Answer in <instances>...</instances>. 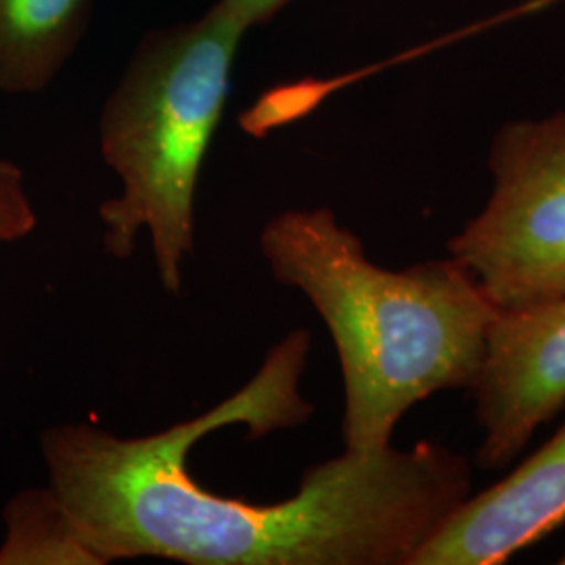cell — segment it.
Wrapping results in <instances>:
<instances>
[{
  "label": "cell",
  "instance_id": "cell-1",
  "mask_svg": "<svg viewBox=\"0 0 565 565\" xmlns=\"http://www.w3.org/2000/svg\"><path fill=\"white\" fill-rule=\"evenodd\" d=\"M312 338L291 331L260 371L212 411L153 436L90 424L49 427L51 490L103 565L163 557L193 565H413L473 492L469 459L436 443L350 450L310 467L296 497L270 505L224 499L186 467L203 436L247 425V440L303 425L300 392Z\"/></svg>",
  "mask_w": 565,
  "mask_h": 565
},
{
  "label": "cell",
  "instance_id": "cell-2",
  "mask_svg": "<svg viewBox=\"0 0 565 565\" xmlns=\"http://www.w3.org/2000/svg\"><path fill=\"white\" fill-rule=\"evenodd\" d=\"M273 277L302 291L335 343L343 448L392 445L404 415L440 392H471L499 310L450 256L390 270L329 207L264 224Z\"/></svg>",
  "mask_w": 565,
  "mask_h": 565
},
{
  "label": "cell",
  "instance_id": "cell-3",
  "mask_svg": "<svg viewBox=\"0 0 565 565\" xmlns=\"http://www.w3.org/2000/svg\"><path fill=\"white\" fill-rule=\"evenodd\" d=\"M245 32L221 2L198 20L147 32L103 107V160L121 182L120 195L99 207L105 249L130 258L149 231L158 277L172 296L193 254L198 181Z\"/></svg>",
  "mask_w": 565,
  "mask_h": 565
},
{
  "label": "cell",
  "instance_id": "cell-4",
  "mask_svg": "<svg viewBox=\"0 0 565 565\" xmlns=\"http://www.w3.org/2000/svg\"><path fill=\"white\" fill-rule=\"evenodd\" d=\"M484 207L446 242L499 312L565 298V111L494 135Z\"/></svg>",
  "mask_w": 565,
  "mask_h": 565
},
{
  "label": "cell",
  "instance_id": "cell-5",
  "mask_svg": "<svg viewBox=\"0 0 565 565\" xmlns=\"http://www.w3.org/2000/svg\"><path fill=\"white\" fill-rule=\"evenodd\" d=\"M469 394L482 431L476 459L505 469L565 408V298L499 312Z\"/></svg>",
  "mask_w": 565,
  "mask_h": 565
},
{
  "label": "cell",
  "instance_id": "cell-6",
  "mask_svg": "<svg viewBox=\"0 0 565 565\" xmlns=\"http://www.w3.org/2000/svg\"><path fill=\"white\" fill-rule=\"evenodd\" d=\"M565 524V422L505 478L471 497L413 565H501Z\"/></svg>",
  "mask_w": 565,
  "mask_h": 565
},
{
  "label": "cell",
  "instance_id": "cell-7",
  "mask_svg": "<svg viewBox=\"0 0 565 565\" xmlns=\"http://www.w3.org/2000/svg\"><path fill=\"white\" fill-rule=\"evenodd\" d=\"M90 0H0V90L41 93L72 57Z\"/></svg>",
  "mask_w": 565,
  "mask_h": 565
},
{
  "label": "cell",
  "instance_id": "cell-8",
  "mask_svg": "<svg viewBox=\"0 0 565 565\" xmlns=\"http://www.w3.org/2000/svg\"><path fill=\"white\" fill-rule=\"evenodd\" d=\"M0 565H103L49 488H28L4 507Z\"/></svg>",
  "mask_w": 565,
  "mask_h": 565
},
{
  "label": "cell",
  "instance_id": "cell-9",
  "mask_svg": "<svg viewBox=\"0 0 565 565\" xmlns=\"http://www.w3.org/2000/svg\"><path fill=\"white\" fill-rule=\"evenodd\" d=\"M39 224L20 166L0 158V243L20 242Z\"/></svg>",
  "mask_w": 565,
  "mask_h": 565
},
{
  "label": "cell",
  "instance_id": "cell-10",
  "mask_svg": "<svg viewBox=\"0 0 565 565\" xmlns=\"http://www.w3.org/2000/svg\"><path fill=\"white\" fill-rule=\"evenodd\" d=\"M245 30L273 20L291 0H218Z\"/></svg>",
  "mask_w": 565,
  "mask_h": 565
},
{
  "label": "cell",
  "instance_id": "cell-11",
  "mask_svg": "<svg viewBox=\"0 0 565 565\" xmlns=\"http://www.w3.org/2000/svg\"><path fill=\"white\" fill-rule=\"evenodd\" d=\"M559 564L565 565V553L562 555V559H559Z\"/></svg>",
  "mask_w": 565,
  "mask_h": 565
}]
</instances>
